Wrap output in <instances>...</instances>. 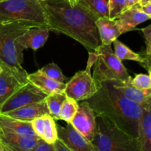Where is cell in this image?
Masks as SVG:
<instances>
[{
	"mask_svg": "<svg viewBox=\"0 0 151 151\" xmlns=\"http://www.w3.org/2000/svg\"><path fill=\"white\" fill-rule=\"evenodd\" d=\"M50 31L62 33L79 42L88 52L101 44L96 16L81 0L41 1Z\"/></svg>",
	"mask_w": 151,
	"mask_h": 151,
	"instance_id": "6da1fadb",
	"label": "cell"
},
{
	"mask_svg": "<svg viewBox=\"0 0 151 151\" xmlns=\"http://www.w3.org/2000/svg\"><path fill=\"white\" fill-rule=\"evenodd\" d=\"M86 101L95 114L106 116L139 141L142 106L125 97L114 88L111 82L100 84L97 92Z\"/></svg>",
	"mask_w": 151,
	"mask_h": 151,
	"instance_id": "7a4b0ae2",
	"label": "cell"
},
{
	"mask_svg": "<svg viewBox=\"0 0 151 151\" xmlns=\"http://www.w3.org/2000/svg\"><path fill=\"white\" fill-rule=\"evenodd\" d=\"M29 28L19 23L0 24V65L25 80L28 73L22 66L24 50L17 41Z\"/></svg>",
	"mask_w": 151,
	"mask_h": 151,
	"instance_id": "3957f363",
	"label": "cell"
},
{
	"mask_svg": "<svg viewBox=\"0 0 151 151\" xmlns=\"http://www.w3.org/2000/svg\"><path fill=\"white\" fill-rule=\"evenodd\" d=\"M19 23L29 27H47L39 0H4L0 2V24Z\"/></svg>",
	"mask_w": 151,
	"mask_h": 151,
	"instance_id": "277c9868",
	"label": "cell"
},
{
	"mask_svg": "<svg viewBox=\"0 0 151 151\" xmlns=\"http://www.w3.org/2000/svg\"><path fill=\"white\" fill-rule=\"evenodd\" d=\"M95 137L91 142L95 151H140L138 139L118 128L106 116L96 114Z\"/></svg>",
	"mask_w": 151,
	"mask_h": 151,
	"instance_id": "5b68a950",
	"label": "cell"
},
{
	"mask_svg": "<svg viewBox=\"0 0 151 151\" xmlns=\"http://www.w3.org/2000/svg\"><path fill=\"white\" fill-rule=\"evenodd\" d=\"M95 52L97 56L92 67V77L98 87L104 82L123 81L131 77L122 60L112 50L111 45L101 44Z\"/></svg>",
	"mask_w": 151,
	"mask_h": 151,
	"instance_id": "8992f818",
	"label": "cell"
},
{
	"mask_svg": "<svg viewBox=\"0 0 151 151\" xmlns=\"http://www.w3.org/2000/svg\"><path fill=\"white\" fill-rule=\"evenodd\" d=\"M89 57L85 70L77 72L66 83L64 92L67 97L80 102L92 97L98 90V86L91 75V68L97 59L95 52H88Z\"/></svg>",
	"mask_w": 151,
	"mask_h": 151,
	"instance_id": "52a82bcc",
	"label": "cell"
},
{
	"mask_svg": "<svg viewBox=\"0 0 151 151\" xmlns=\"http://www.w3.org/2000/svg\"><path fill=\"white\" fill-rule=\"evenodd\" d=\"M47 94L30 82L22 86L15 91L0 108V113L4 114L25 105L45 100Z\"/></svg>",
	"mask_w": 151,
	"mask_h": 151,
	"instance_id": "ba28073f",
	"label": "cell"
},
{
	"mask_svg": "<svg viewBox=\"0 0 151 151\" xmlns=\"http://www.w3.org/2000/svg\"><path fill=\"white\" fill-rule=\"evenodd\" d=\"M78 104V109L71 121V124L91 143L97 131L96 114L86 100H83Z\"/></svg>",
	"mask_w": 151,
	"mask_h": 151,
	"instance_id": "9c48e42d",
	"label": "cell"
},
{
	"mask_svg": "<svg viewBox=\"0 0 151 151\" xmlns=\"http://www.w3.org/2000/svg\"><path fill=\"white\" fill-rule=\"evenodd\" d=\"M58 137L66 144L71 151H95L92 144L80 134L71 124L66 122L65 127L56 124Z\"/></svg>",
	"mask_w": 151,
	"mask_h": 151,
	"instance_id": "30bf717a",
	"label": "cell"
},
{
	"mask_svg": "<svg viewBox=\"0 0 151 151\" xmlns=\"http://www.w3.org/2000/svg\"><path fill=\"white\" fill-rule=\"evenodd\" d=\"M38 138L13 134L0 128V146L2 151H32Z\"/></svg>",
	"mask_w": 151,
	"mask_h": 151,
	"instance_id": "8fae6325",
	"label": "cell"
},
{
	"mask_svg": "<svg viewBox=\"0 0 151 151\" xmlns=\"http://www.w3.org/2000/svg\"><path fill=\"white\" fill-rule=\"evenodd\" d=\"M2 68V72L0 73V108L15 91L29 82L28 80L21 78L10 69Z\"/></svg>",
	"mask_w": 151,
	"mask_h": 151,
	"instance_id": "7c38bea8",
	"label": "cell"
},
{
	"mask_svg": "<svg viewBox=\"0 0 151 151\" xmlns=\"http://www.w3.org/2000/svg\"><path fill=\"white\" fill-rule=\"evenodd\" d=\"M131 79L123 81H111V83L120 93L130 100L144 106L151 103V88L139 89L131 84Z\"/></svg>",
	"mask_w": 151,
	"mask_h": 151,
	"instance_id": "4fadbf2b",
	"label": "cell"
},
{
	"mask_svg": "<svg viewBox=\"0 0 151 151\" xmlns=\"http://www.w3.org/2000/svg\"><path fill=\"white\" fill-rule=\"evenodd\" d=\"M50 32V29L45 27L29 28L18 38V44L24 50L26 49L37 50L44 45Z\"/></svg>",
	"mask_w": 151,
	"mask_h": 151,
	"instance_id": "5bb4252c",
	"label": "cell"
},
{
	"mask_svg": "<svg viewBox=\"0 0 151 151\" xmlns=\"http://www.w3.org/2000/svg\"><path fill=\"white\" fill-rule=\"evenodd\" d=\"M4 114L19 120L31 122L37 117L44 116L46 114H50V111L47 108L45 100H44L42 101L25 105L19 109L6 112Z\"/></svg>",
	"mask_w": 151,
	"mask_h": 151,
	"instance_id": "9a60e30c",
	"label": "cell"
},
{
	"mask_svg": "<svg viewBox=\"0 0 151 151\" xmlns=\"http://www.w3.org/2000/svg\"><path fill=\"white\" fill-rule=\"evenodd\" d=\"M100 41L104 45H111L114 40L122 34V29L116 19L109 17H99L96 21Z\"/></svg>",
	"mask_w": 151,
	"mask_h": 151,
	"instance_id": "2e32d148",
	"label": "cell"
},
{
	"mask_svg": "<svg viewBox=\"0 0 151 151\" xmlns=\"http://www.w3.org/2000/svg\"><path fill=\"white\" fill-rule=\"evenodd\" d=\"M140 7L141 6L139 5L127 9L118 19H116L120 25L122 34L134 30L139 24L151 19L150 16L144 13Z\"/></svg>",
	"mask_w": 151,
	"mask_h": 151,
	"instance_id": "e0dca14e",
	"label": "cell"
},
{
	"mask_svg": "<svg viewBox=\"0 0 151 151\" xmlns=\"http://www.w3.org/2000/svg\"><path fill=\"white\" fill-rule=\"evenodd\" d=\"M27 79L29 82L39 88L47 95L52 93L64 91L66 86V83L58 82L49 78L39 70L33 73L28 74Z\"/></svg>",
	"mask_w": 151,
	"mask_h": 151,
	"instance_id": "ac0fdd59",
	"label": "cell"
},
{
	"mask_svg": "<svg viewBox=\"0 0 151 151\" xmlns=\"http://www.w3.org/2000/svg\"><path fill=\"white\" fill-rule=\"evenodd\" d=\"M140 151H151V103L142 106L139 121Z\"/></svg>",
	"mask_w": 151,
	"mask_h": 151,
	"instance_id": "d6986e66",
	"label": "cell"
},
{
	"mask_svg": "<svg viewBox=\"0 0 151 151\" xmlns=\"http://www.w3.org/2000/svg\"><path fill=\"white\" fill-rule=\"evenodd\" d=\"M0 128L3 130L27 137H37L32 128L31 122L14 119L0 113Z\"/></svg>",
	"mask_w": 151,
	"mask_h": 151,
	"instance_id": "ffe728a7",
	"label": "cell"
},
{
	"mask_svg": "<svg viewBox=\"0 0 151 151\" xmlns=\"http://www.w3.org/2000/svg\"><path fill=\"white\" fill-rule=\"evenodd\" d=\"M112 44L114 48L115 54L120 60L122 61L124 60H134V61L139 62L141 64L144 63L145 58L143 57V55L134 52L119 40H114Z\"/></svg>",
	"mask_w": 151,
	"mask_h": 151,
	"instance_id": "44dd1931",
	"label": "cell"
},
{
	"mask_svg": "<svg viewBox=\"0 0 151 151\" xmlns=\"http://www.w3.org/2000/svg\"><path fill=\"white\" fill-rule=\"evenodd\" d=\"M66 97L67 96L66 95L64 91H61V92H55L49 94L45 98L50 114L54 119H60L59 113H60V108Z\"/></svg>",
	"mask_w": 151,
	"mask_h": 151,
	"instance_id": "7402d4cb",
	"label": "cell"
},
{
	"mask_svg": "<svg viewBox=\"0 0 151 151\" xmlns=\"http://www.w3.org/2000/svg\"><path fill=\"white\" fill-rule=\"evenodd\" d=\"M78 102L67 97L62 104L59 113V119L66 122H71L78 109Z\"/></svg>",
	"mask_w": 151,
	"mask_h": 151,
	"instance_id": "603a6c76",
	"label": "cell"
},
{
	"mask_svg": "<svg viewBox=\"0 0 151 151\" xmlns=\"http://www.w3.org/2000/svg\"><path fill=\"white\" fill-rule=\"evenodd\" d=\"M44 134L41 138L47 142L53 144L54 142L58 138L55 119L50 114H46L44 116Z\"/></svg>",
	"mask_w": 151,
	"mask_h": 151,
	"instance_id": "cb8c5ba5",
	"label": "cell"
},
{
	"mask_svg": "<svg viewBox=\"0 0 151 151\" xmlns=\"http://www.w3.org/2000/svg\"><path fill=\"white\" fill-rule=\"evenodd\" d=\"M98 17H109V0H81Z\"/></svg>",
	"mask_w": 151,
	"mask_h": 151,
	"instance_id": "d4e9b609",
	"label": "cell"
},
{
	"mask_svg": "<svg viewBox=\"0 0 151 151\" xmlns=\"http://www.w3.org/2000/svg\"><path fill=\"white\" fill-rule=\"evenodd\" d=\"M39 71L58 82L66 83V81H69V79L63 75L60 67L55 63H50L45 65L40 69Z\"/></svg>",
	"mask_w": 151,
	"mask_h": 151,
	"instance_id": "484cf974",
	"label": "cell"
},
{
	"mask_svg": "<svg viewBox=\"0 0 151 151\" xmlns=\"http://www.w3.org/2000/svg\"><path fill=\"white\" fill-rule=\"evenodd\" d=\"M128 9L126 0H109V18L116 19Z\"/></svg>",
	"mask_w": 151,
	"mask_h": 151,
	"instance_id": "4316f807",
	"label": "cell"
},
{
	"mask_svg": "<svg viewBox=\"0 0 151 151\" xmlns=\"http://www.w3.org/2000/svg\"><path fill=\"white\" fill-rule=\"evenodd\" d=\"M131 84L139 89L151 88V80L149 75L138 74L131 79Z\"/></svg>",
	"mask_w": 151,
	"mask_h": 151,
	"instance_id": "83f0119b",
	"label": "cell"
},
{
	"mask_svg": "<svg viewBox=\"0 0 151 151\" xmlns=\"http://www.w3.org/2000/svg\"><path fill=\"white\" fill-rule=\"evenodd\" d=\"M31 125L33 129L34 132L36 134L37 137H42L43 134H44V116H39L33 120L31 121Z\"/></svg>",
	"mask_w": 151,
	"mask_h": 151,
	"instance_id": "f1b7e54d",
	"label": "cell"
},
{
	"mask_svg": "<svg viewBox=\"0 0 151 151\" xmlns=\"http://www.w3.org/2000/svg\"><path fill=\"white\" fill-rule=\"evenodd\" d=\"M32 151H55V149L53 144H50L42 138L38 137Z\"/></svg>",
	"mask_w": 151,
	"mask_h": 151,
	"instance_id": "f546056e",
	"label": "cell"
},
{
	"mask_svg": "<svg viewBox=\"0 0 151 151\" xmlns=\"http://www.w3.org/2000/svg\"><path fill=\"white\" fill-rule=\"evenodd\" d=\"M146 43V55H151V24L142 29Z\"/></svg>",
	"mask_w": 151,
	"mask_h": 151,
	"instance_id": "4dcf8cb0",
	"label": "cell"
},
{
	"mask_svg": "<svg viewBox=\"0 0 151 151\" xmlns=\"http://www.w3.org/2000/svg\"><path fill=\"white\" fill-rule=\"evenodd\" d=\"M55 151H71L70 149L66 145L64 142L58 138L53 143Z\"/></svg>",
	"mask_w": 151,
	"mask_h": 151,
	"instance_id": "1f68e13d",
	"label": "cell"
},
{
	"mask_svg": "<svg viewBox=\"0 0 151 151\" xmlns=\"http://www.w3.org/2000/svg\"><path fill=\"white\" fill-rule=\"evenodd\" d=\"M140 8H141V10L144 13H145L146 14L148 15V16H150L151 17V1L148 2L147 4H145V5L141 6Z\"/></svg>",
	"mask_w": 151,
	"mask_h": 151,
	"instance_id": "d6a6232c",
	"label": "cell"
},
{
	"mask_svg": "<svg viewBox=\"0 0 151 151\" xmlns=\"http://www.w3.org/2000/svg\"><path fill=\"white\" fill-rule=\"evenodd\" d=\"M143 57L145 58V62L144 63H142V65L147 69L148 66H151V55H145Z\"/></svg>",
	"mask_w": 151,
	"mask_h": 151,
	"instance_id": "836d02e7",
	"label": "cell"
},
{
	"mask_svg": "<svg viewBox=\"0 0 151 151\" xmlns=\"http://www.w3.org/2000/svg\"><path fill=\"white\" fill-rule=\"evenodd\" d=\"M126 1L128 8L135 7V6L140 5L139 2V0H126Z\"/></svg>",
	"mask_w": 151,
	"mask_h": 151,
	"instance_id": "e575fe53",
	"label": "cell"
},
{
	"mask_svg": "<svg viewBox=\"0 0 151 151\" xmlns=\"http://www.w3.org/2000/svg\"><path fill=\"white\" fill-rule=\"evenodd\" d=\"M151 1V0H139V2L140 6H143L145 4H147L148 2Z\"/></svg>",
	"mask_w": 151,
	"mask_h": 151,
	"instance_id": "d590c367",
	"label": "cell"
},
{
	"mask_svg": "<svg viewBox=\"0 0 151 151\" xmlns=\"http://www.w3.org/2000/svg\"><path fill=\"white\" fill-rule=\"evenodd\" d=\"M147 70H148V72H149V76H150V80H151V66H148V67L147 68Z\"/></svg>",
	"mask_w": 151,
	"mask_h": 151,
	"instance_id": "8d00e7d4",
	"label": "cell"
},
{
	"mask_svg": "<svg viewBox=\"0 0 151 151\" xmlns=\"http://www.w3.org/2000/svg\"><path fill=\"white\" fill-rule=\"evenodd\" d=\"M2 70H3V68H2V66H1V65H0V73H1V72H2Z\"/></svg>",
	"mask_w": 151,
	"mask_h": 151,
	"instance_id": "74e56055",
	"label": "cell"
},
{
	"mask_svg": "<svg viewBox=\"0 0 151 151\" xmlns=\"http://www.w3.org/2000/svg\"><path fill=\"white\" fill-rule=\"evenodd\" d=\"M0 151H2V149H1V146H0Z\"/></svg>",
	"mask_w": 151,
	"mask_h": 151,
	"instance_id": "f35d334b",
	"label": "cell"
},
{
	"mask_svg": "<svg viewBox=\"0 0 151 151\" xmlns=\"http://www.w3.org/2000/svg\"><path fill=\"white\" fill-rule=\"evenodd\" d=\"M4 1V0H0V2H1V1Z\"/></svg>",
	"mask_w": 151,
	"mask_h": 151,
	"instance_id": "ab89813d",
	"label": "cell"
},
{
	"mask_svg": "<svg viewBox=\"0 0 151 151\" xmlns=\"http://www.w3.org/2000/svg\"><path fill=\"white\" fill-rule=\"evenodd\" d=\"M39 1H46V0H39Z\"/></svg>",
	"mask_w": 151,
	"mask_h": 151,
	"instance_id": "60d3db41",
	"label": "cell"
}]
</instances>
